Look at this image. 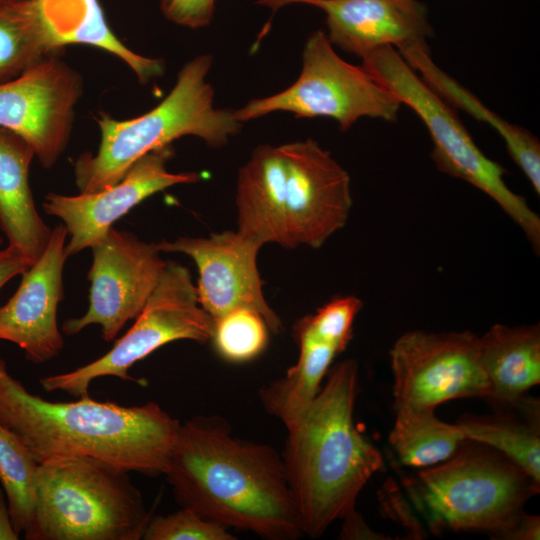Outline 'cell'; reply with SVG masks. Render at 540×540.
Listing matches in <instances>:
<instances>
[{
    "mask_svg": "<svg viewBox=\"0 0 540 540\" xmlns=\"http://www.w3.org/2000/svg\"><path fill=\"white\" fill-rule=\"evenodd\" d=\"M434 411L395 409L389 443L403 465H436L454 455L467 440L457 423L441 421Z\"/></svg>",
    "mask_w": 540,
    "mask_h": 540,
    "instance_id": "d4e9b609",
    "label": "cell"
},
{
    "mask_svg": "<svg viewBox=\"0 0 540 540\" xmlns=\"http://www.w3.org/2000/svg\"><path fill=\"white\" fill-rule=\"evenodd\" d=\"M174 149L168 144L138 159L115 185L90 194L66 196L49 193L43 202L48 215L63 221L70 241L66 256L79 253L102 239L120 217L151 195L178 184L200 180L196 172L171 173L167 163Z\"/></svg>",
    "mask_w": 540,
    "mask_h": 540,
    "instance_id": "9a60e30c",
    "label": "cell"
},
{
    "mask_svg": "<svg viewBox=\"0 0 540 540\" xmlns=\"http://www.w3.org/2000/svg\"><path fill=\"white\" fill-rule=\"evenodd\" d=\"M32 264L30 259L11 246L0 250V289L10 279L21 275Z\"/></svg>",
    "mask_w": 540,
    "mask_h": 540,
    "instance_id": "4dcf8cb0",
    "label": "cell"
},
{
    "mask_svg": "<svg viewBox=\"0 0 540 540\" xmlns=\"http://www.w3.org/2000/svg\"><path fill=\"white\" fill-rule=\"evenodd\" d=\"M213 319L202 308L189 270L167 261L162 276L133 326L102 357L72 371L40 379L46 392L87 396L91 382L101 377L131 380L128 370L158 348L177 341L211 340Z\"/></svg>",
    "mask_w": 540,
    "mask_h": 540,
    "instance_id": "9c48e42d",
    "label": "cell"
},
{
    "mask_svg": "<svg viewBox=\"0 0 540 540\" xmlns=\"http://www.w3.org/2000/svg\"><path fill=\"white\" fill-rule=\"evenodd\" d=\"M34 156L22 137L0 127V228L9 246L33 263L45 251L52 235L35 207L29 185Z\"/></svg>",
    "mask_w": 540,
    "mask_h": 540,
    "instance_id": "d6986e66",
    "label": "cell"
},
{
    "mask_svg": "<svg viewBox=\"0 0 540 540\" xmlns=\"http://www.w3.org/2000/svg\"><path fill=\"white\" fill-rule=\"evenodd\" d=\"M401 106L400 100L362 66L343 60L327 35L317 30L304 45L297 80L274 95L252 99L234 113L242 123L276 111L301 118L327 117L346 131L363 117L395 121Z\"/></svg>",
    "mask_w": 540,
    "mask_h": 540,
    "instance_id": "ba28073f",
    "label": "cell"
},
{
    "mask_svg": "<svg viewBox=\"0 0 540 540\" xmlns=\"http://www.w3.org/2000/svg\"><path fill=\"white\" fill-rule=\"evenodd\" d=\"M407 64L453 108L490 125L504 140L517 166L537 194L540 193V142L528 130L511 124L486 107L472 92L439 68L431 57L427 42L396 49Z\"/></svg>",
    "mask_w": 540,
    "mask_h": 540,
    "instance_id": "ffe728a7",
    "label": "cell"
},
{
    "mask_svg": "<svg viewBox=\"0 0 540 540\" xmlns=\"http://www.w3.org/2000/svg\"><path fill=\"white\" fill-rule=\"evenodd\" d=\"M216 0H161L162 14L169 21L191 29L210 24Z\"/></svg>",
    "mask_w": 540,
    "mask_h": 540,
    "instance_id": "f546056e",
    "label": "cell"
},
{
    "mask_svg": "<svg viewBox=\"0 0 540 540\" xmlns=\"http://www.w3.org/2000/svg\"><path fill=\"white\" fill-rule=\"evenodd\" d=\"M361 59L363 69L424 122L437 169L488 195L520 227L538 253L540 217L524 197L508 187L505 168L481 151L453 107L407 64L395 47L375 48Z\"/></svg>",
    "mask_w": 540,
    "mask_h": 540,
    "instance_id": "8992f818",
    "label": "cell"
},
{
    "mask_svg": "<svg viewBox=\"0 0 540 540\" xmlns=\"http://www.w3.org/2000/svg\"><path fill=\"white\" fill-rule=\"evenodd\" d=\"M389 354L394 410H435L453 399L489 398L478 336L470 331H409L395 341Z\"/></svg>",
    "mask_w": 540,
    "mask_h": 540,
    "instance_id": "30bf717a",
    "label": "cell"
},
{
    "mask_svg": "<svg viewBox=\"0 0 540 540\" xmlns=\"http://www.w3.org/2000/svg\"><path fill=\"white\" fill-rule=\"evenodd\" d=\"M37 467L38 463L24 443L0 423V482L19 535L26 530L33 515Z\"/></svg>",
    "mask_w": 540,
    "mask_h": 540,
    "instance_id": "4316f807",
    "label": "cell"
},
{
    "mask_svg": "<svg viewBox=\"0 0 540 540\" xmlns=\"http://www.w3.org/2000/svg\"><path fill=\"white\" fill-rule=\"evenodd\" d=\"M357 390L355 359L331 366L312 403L287 428L281 456L303 535L320 537L383 469L381 453L354 423Z\"/></svg>",
    "mask_w": 540,
    "mask_h": 540,
    "instance_id": "3957f363",
    "label": "cell"
},
{
    "mask_svg": "<svg viewBox=\"0 0 540 540\" xmlns=\"http://www.w3.org/2000/svg\"><path fill=\"white\" fill-rule=\"evenodd\" d=\"M269 331L258 311L238 308L213 320L210 341L221 358L243 363L255 359L265 350Z\"/></svg>",
    "mask_w": 540,
    "mask_h": 540,
    "instance_id": "83f0119b",
    "label": "cell"
},
{
    "mask_svg": "<svg viewBox=\"0 0 540 540\" xmlns=\"http://www.w3.org/2000/svg\"><path fill=\"white\" fill-rule=\"evenodd\" d=\"M0 423L36 462L76 457L128 472L165 474L180 422L155 402L122 406L87 396L53 402L28 391L0 356Z\"/></svg>",
    "mask_w": 540,
    "mask_h": 540,
    "instance_id": "7a4b0ae2",
    "label": "cell"
},
{
    "mask_svg": "<svg viewBox=\"0 0 540 540\" xmlns=\"http://www.w3.org/2000/svg\"><path fill=\"white\" fill-rule=\"evenodd\" d=\"M341 532L343 539H385L383 535L373 532L353 508L346 513Z\"/></svg>",
    "mask_w": 540,
    "mask_h": 540,
    "instance_id": "d6a6232c",
    "label": "cell"
},
{
    "mask_svg": "<svg viewBox=\"0 0 540 540\" xmlns=\"http://www.w3.org/2000/svg\"><path fill=\"white\" fill-rule=\"evenodd\" d=\"M237 231L261 247L289 249L286 229V168L279 146L256 147L239 169Z\"/></svg>",
    "mask_w": 540,
    "mask_h": 540,
    "instance_id": "ac0fdd59",
    "label": "cell"
},
{
    "mask_svg": "<svg viewBox=\"0 0 540 540\" xmlns=\"http://www.w3.org/2000/svg\"><path fill=\"white\" fill-rule=\"evenodd\" d=\"M478 356L490 400L521 405L523 394L540 382L539 324H495L478 336Z\"/></svg>",
    "mask_w": 540,
    "mask_h": 540,
    "instance_id": "44dd1931",
    "label": "cell"
},
{
    "mask_svg": "<svg viewBox=\"0 0 540 540\" xmlns=\"http://www.w3.org/2000/svg\"><path fill=\"white\" fill-rule=\"evenodd\" d=\"M55 46L83 44L102 49L122 60L142 84L164 73L163 60L130 50L112 32L98 0H36Z\"/></svg>",
    "mask_w": 540,
    "mask_h": 540,
    "instance_id": "7402d4cb",
    "label": "cell"
},
{
    "mask_svg": "<svg viewBox=\"0 0 540 540\" xmlns=\"http://www.w3.org/2000/svg\"><path fill=\"white\" fill-rule=\"evenodd\" d=\"M279 147L286 168L289 249L320 248L348 221L352 208L349 173L313 139Z\"/></svg>",
    "mask_w": 540,
    "mask_h": 540,
    "instance_id": "4fadbf2b",
    "label": "cell"
},
{
    "mask_svg": "<svg viewBox=\"0 0 540 540\" xmlns=\"http://www.w3.org/2000/svg\"><path fill=\"white\" fill-rule=\"evenodd\" d=\"M152 517L129 472L88 458L38 464L27 540H139Z\"/></svg>",
    "mask_w": 540,
    "mask_h": 540,
    "instance_id": "5b68a950",
    "label": "cell"
},
{
    "mask_svg": "<svg viewBox=\"0 0 540 540\" xmlns=\"http://www.w3.org/2000/svg\"><path fill=\"white\" fill-rule=\"evenodd\" d=\"M90 248L93 260L88 273V310L79 318L67 319L62 329L67 335H75L97 324L103 339L110 342L142 311L167 261L161 258L157 243L141 241L113 227Z\"/></svg>",
    "mask_w": 540,
    "mask_h": 540,
    "instance_id": "8fae6325",
    "label": "cell"
},
{
    "mask_svg": "<svg viewBox=\"0 0 540 540\" xmlns=\"http://www.w3.org/2000/svg\"><path fill=\"white\" fill-rule=\"evenodd\" d=\"M293 336L299 347L297 362L283 377L260 391L264 409L286 428L294 425L304 414L318 394L333 360L346 348L316 333L301 319L293 327Z\"/></svg>",
    "mask_w": 540,
    "mask_h": 540,
    "instance_id": "603a6c76",
    "label": "cell"
},
{
    "mask_svg": "<svg viewBox=\"0 0 540 540\" xmlns=\"http://www.w3.org/2000/svg\"><path fill=\"white\" fill-rule=\"evenodd\" d=\"M59 51L36 0H0V85Z\"/></svg>",
    "mask_w": 540,
    "mask_h": 540,
    "instance_id": "cb8c5ba5",
    "label": "cell"
},
{
    "mask_svg": "<svg viewBox=\"0 0 540 540\" xmlns=\"http://www.w3.org/2000/svg\"><path fill=\"white\" fill-rule=\"evenodd\" d=\"M67 234L63 224L52 229L45 251L21 274L17 291L0 307V340L16 344L37 364L58 356L64 345L57 307L63 295Z\"/></svg>",
    "mask_w": 540,
    "mask_h": 540,
    "instance_id": "2e32d148",
    "label": "cell"
},
{
    "mask_svg": "<svg viewBox=\"0 0 540 540\" xmlns=\"http://www.w3.org/2000/svg\"><path fill=\"white\" fill-rule=\"evenodd\" d=\"M441 464L421 471L414 489L436 525L496 537L524 512L539 485L509 458L466 440Z\"/></svg>",
    "mask_w": 540,
    "mask_h": 540,
    "instance_id": "52a82bcc",
    "label": "cell"
},
{
    "mask_svg": "<svg viewBox=\"0 0 540 540\" xmlns=\"http://www.w3.org/2000/svg\"><path fill=\"white\" fill-rule=\"evenodd\" d=\"M57 54L0 85V127L22 137L45 168L65 150L83 93L82 76Z\"/></svg>",
    "mask_w": 540,
    "mask_h": 540,
    "instance_id": "7c38bea8",
    "label": "cell"
},
{
    "mask_svg": "<svg viewBox=\"0 0 540 540\" xmlns=\"http://www.w3.org/2000/svg\"><path fill=\"white\" fill-rule=\"evenodd\" d=\"M457 424L467 440L495 449L540 483L538 422L528 424L507 416H464Z\"/></svg>",
    "mask_w": 540,
    "mask_h": 540,
    "instance_id": "484cf974",
    "label": "cell"
},
{
    "mask_svg": "<svg viewBox=\"0 0 540 540\" xmlns=\"http://www.w3.org/2000/svg\"><path fill=\"white\" fill-rule=\"evenodd\" d=\"M157 246L161 252L192 258L199 272V303L213 320L238 308H250L264 317L272 333L282 330L281 319L264 296L257 266L259 244L237 230H227L208 237L162 240Z\"/></svg>",
    "mask_w": 540,
    "mask_h": 540,
    "instance_id": "5bb4252c",
    "label": "cell"
},
{
    "mask_svg": "<svg viewBox=\"0 0 540 540\" xmlns=\"http://www.w3.org/2000/svg\"><path fill=\"white\" fill-rule=\"evenodd\" d=\"M294 3L320 8L328 39L347 53L362 57L381 46L427 42L433 33L424 4L417 0H258L276 11Z\"/></svg>",
    "mask_w": 540,
    "mask_h": 540,
    "instance_id": "e0dca14e",
    "label": "cell"
},
{
    "mask_svg": "<svg viewBox=\"0 0 540 540\" xmlns=\"http://www.w3.org/2000/svg\"><path fill=\"white\" fill-rule=\"evenodd\" d=\"M17 539L19 534L14 529L5 493L0 489V540Z\"/></svg>",
    "mask_w": 540,
    "mask_h": 540,
    "instance_id": "836d02e7",
    "label": "cell"
},
{
    "mask_svg": "<svg viewBox=\"0 0 540 540\" xmlns=\"http://www.w3.org/2000/svg\"><path fill=\"white\" fill-rule=\"evenodd\" d=\"M142 539L145 540H235L225 526L182 507L166 516L152 515Z\"/></svg>",
    "mask_w": 540,
    "mask_h": 540,
    "instance_id": "f1b7e54d",
    "label": "cell"
},
{
    "mask_svg": "<svg viewBox=\"0 0 540 540\" xmlns=\"http://www.w3.org/2000/svg\"><path fill=\"white\" fill-rule=\"evenodd\" d=\"M539 516L523 512L519 518L496 539L508 540H538L540 537Z\"/></svg>",
    "mask_w": 540,
    "mask_h": 540,
    "instance_id": "1f68e13d",
    "label": "cell"
},
{
    "mask_svg": "<svg viewBox=\"0 0 540 540\" xmlns=\"http://www.w3.org/2000/svg\"><path fill=\"white\" fill-rule=\"evenodd\" d=\"M164 475L182 507L226 528L269 540L303 535L281 453L234 436L218 416L180 424Z\"/></svg>",
    "mask_w": 540,
    "mask_h": 540,
    "instance_id": "6da1fadb",
    "label": "cell"
},
{
    "mask_svg": "<svg viewBox=\"0 0 540 540\" xmlns=\"http://www.w3.org/2000/svg\"><path fill=\"white\" fill-rule=\"evenodd\" d=\"M212 63L208 54L188 61L169 94L143 115L116 120L101 113L96 119L101 133L97 152L83 153L73 163L79 192L96 193L115 185L143 155L182 136H196L219 148L237 135L243 123L234 110L214 106V90L206 81Z\"/></svg>",
    "mask_w": 540,
    "mask_h": 540,
    "instance_id": "277c9868",
    "label": "cell"
}]
</instances>
